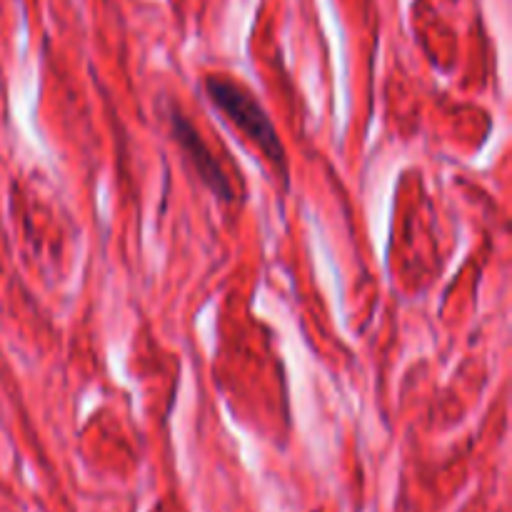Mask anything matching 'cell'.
Here are the masks:
<instances>
[{"instance_id": "obj_1", "label": "cell", "mask_w": 512, "mask_h": 512, "mask_svg": "<svg viewBox=\"0 0 512 512\" xmlns=\"http://www.w3.org/2000/svg\"><path fill=\"white\" fill-rule=\"evenodd\" d=\"M205 95L265 155V160L278 170L280 178H285L288 175L285 148L280 143V135L275 130L273 120L268 118L258 98L240 83L225 78V75H208L205 78Z\"/></svg>"}, {"instance_id": "obj_2", "label": "cell", "mask_w": 512, "mask_h": 512, "mask_svg": "<svg viewBox=\"0 0 512 512\" xmlns=\"http://www.w3.org/2000/svg\"><path fill=\"white\" fill-rule=\"evenodd\" d=\"M168 123L173 140L180 145V150H183V155L188 158V163L193 165L200 183H203L210 193L218 195L223 203H233L235 193L233 185H230V178L223 173V168H220V163L215 160V155L210 153L208 143L203 140L200 130L195 128L178 108L168 110Z\"/></svg>"}]
</instances>
